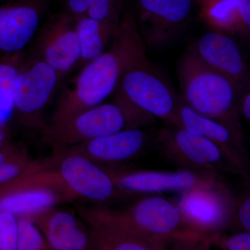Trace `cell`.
<instances>
[{"instance_id":"obj_15","label":"cell","mask_w":250,"mask_h":250,"mask_svg":"<svg viewBox=\"0 0 250 250\" xmlns=\"http://www.w3.org/2000/svg\"><path fill=\"white\" fill-rule=\"evenodd\" d=\"M195 55L206 65L228 77L239 86L246 67L238 46L228 36L210 32L202 36Z\"/></svg>"},{"instance_id":"obj_25","label":"cell","mask_w":250,"mask_h":250,"mask_svg":"<svg viewBox=\"0 0 250 250\" xmlns=\"http://www.w3.org/2000/svg\"><path fill=\"white\" fill-rule=\"evenodd\" d=\"M18 218L0 210V250H17Z\"/></svg>"},{"instance_id":"obj_13","label":"cell","mask_w":250,"mask_h":250,"mask_svg":"<svg viewBox=\"0 0 250 250\" xmlns=\"http://www.w3.org/2000/svg\"><path fill=\"white\" fill-rule=\"evenodd\" d=\"M177 118L178 126L214 143L242 175H247L248 157L242 136L222 123L197 113L180 101Z\"/></svg>"},{"instance_id":"obj_6","label":"cell","mask_w":250,"mask_h":250,"mask_svg":"<svg viewBox=\"0 0 250 250\" xmlns=\"http://www.w3.org/2000/svg\"><path fill=\"white\" fill-rule=\"evenodd\" d=\"M60 77L47 62L38 57L20 62L13 87L14 113L30 127L46 126L42 113L57 89Z\"/></svg>"},{"instance_id":"obj_11","label":"cell","mask_w":250,"mask_h":250,"mask_svg":"<svg viewBox=\"0 0 250 250\" xmlns=\"http://www.w3.org/2000/svg\"><path fill=\"white\" fill-rule=\"evenodd\" d=\"M54 161L62 174L70 200L82 199L100 205L121 192L107 171L75 153H56Z\"/></svg>"},{"instance_id":"obj_4","label":"cell","mask_w":250,"mask_h":250,"mask_svg":"<svg viewBox=\"0 0 250 250\" xmlns=\"http://www.w3.org/2000/svg\"><path fill=\"white\" fill-rule=\"evenodd\" d=\"M114 92L115 104L124 112L129 129H136L133 126L135 115L141 113L178 126L179 100L149 66L145 54L123 70Z\"/></svg>"},{"instance_id":"obj_24","label":"cell","mask_w":250,"mask_h":250,"mask_svg":"<svg viewBox=\"0 0 250 250\" xmlns=\"http://www.w3.org/2000/svg\"><path fill=\"white\" fill-rule=\"evenodd\" d=\"M210 246L223 250H250V233L243 231L231 234L223 231L210 233L202 238L200 248Z\"/></svg>"},{"instance_id":"obj_20","label":"cell","mask_w":250,"mask_h":250,"mask_svg":"<svg viewBox=\"0 0 250 250\" xmlns=\"http://www.w3.org/2000/svg\"><path fill=\"white\" fill-rule=\"evenodd\" d=\"M125 0H62V10L74 18L85 16L103 22L121 21Z\"/></svg>"},{"instance_id":"obj_18","label":"cell","mask_w":250,"mask_h":250,"mask_svg":"<svg viewBox=\"0 0 250 250\" xmlns=\"http://www.w3.org/2000/svg\"><path fill=\"white\" fill-rule=\"evenodd\" d=\"M119 22H103L85 16L76 18L81 49L79 65H85L104 52L108 42L113 39Z\"/></svg>"},{"instance_id":"obj_8","label":"cell","mask_w":250,"mask_h":250,"mask_svg":"<svg viewBox=\"0 0 250 250\" xmlns=\"http://www.w3.org/2000/svg\"><path fill=\"white\" fill-rule=\"evenodd\" d=\"M129 129L124 112L116 104H100L68 121L46 126L45 141L56 153L80 143Z\"/></svg>"},{"instance_id":"obj_21","label":"cell","mask_w":250,"mask_h":250,"mask_svg":"<svg viewBox=\"0 0 250 250\" xmlns=\"http://www.w3.org/2000/svg\"><path fill=\"white\" fill-rule=\"evenodd\" d=\"M139 2L148 14L168 24L182 22L192 6V0H139Z\"/></svg>"},{"instance_id":"obj_5","label":"cell","mask_w":250,"mask_h":250,"mask_svg":"<svg viewBox=\"0 0 250 250\" xmlns=\"http://www.w3.org/2000/svg\"><path fill=\"white\" fill-rule=\"evenodd\" d=\"M235 200L222 182L180 193L173 203L188 231L203 238L233 225Z\"/></svg>"},{"instance_id":"obj_29","label":"cell","mask_w":250,"mask_h":250,"mask_svg":"<svg viewBox=\"0 0 250 250\" xmlns=\"http://www.w3.org/2000/svg\"><path fill=\"white\" fill-rule=\"evenodd\" d=\"M5 136L4 131H3V126L0 125V147L5 145Z\"/></svg>"},{"instance_id":"obj_26","label":"cell","mask_w":250,"mask_h":250,"mask_svg":"<svg viewBox=\"0 0 250 250\" xmlns=\"http://www.w3.org/2000/svg\"><path fill=\"white\" fill-rule=\"evenodd\" d=\"M233 224L241 231L250 232V197L246 192L239 200H235Z\"/></svg>"},{"instance_id":"obj_17","label":"cell","mask_w":250,"mask_h":250,"mask_svg":"<svg viewBox=\"0 0 250 250\" xmlns=\"http://www.w3.org/2000/svg\"><path fill=\"white\" fill-rule=\"evenodd\" d=\"M63 200L62 195L47 188L29 187L0 192V210L20 217H33L53 208Z\"/></svg>"},{"instance_id":"obj_3","label":"cell","mask_w":250,"mask_h":250,"mask_svg":"<svg viewBox=\"0 0 250 250\" xmlns=\"http://www.w3.org/2000/svg\"><path fill=\"white\" fill-rule=\"evenodd\" d=\"M181 80L186 104L242 136L237 118L236 83L206 65L195 54L184 61Z\"/></svg>"},{"instance_id":"obj_27","label":"cell","mask_w":250,"mask_h":250,"mask_svg":"<svg viewBox=\"0 0 250 250\" xmlns=\"http://www.w3.org/2000/svg\"><path fill=\"white\" fill-rule=\"evenodd\" d=\"M238 10L242 21L250 27V0H229Z\"/></svg>"},{"instance_id":"obj_9","label":"cell","mask_w":250,"mask_h":250,"mask_svg":"<svg viewBox=\"0 0 250 250\" xmlns=\"http://www.w3.org/2000/svg\"><path fill=\"white\" fill-rule=\"evenodd\" d=\"M106 171L118 188L125 195H154L170 192L180 194L195 188L213 187L222 183L220 174L208 171L188 169L176 172Z\"/></svg>"},{"instance_id":"obj_12","label":"cell","mask_w":250,"mask_h":250,"mask_svg":"<svg viewBox=\"0 0 250 250\" xmlns=\"http://www.w3.org/2000/svg\"><path fill=\"white\" fill-rule=\"evenodd\" d=\"M49 0H0V61L21 55L34 37Z\"/></svg>"},{"instance_id":"obj_23","label":"cell","mask_w":250,"mask_h":250,"mask_svg":"<svg viewBox=\"0 0 250 250\" xmlns=\"http://www.w3.org/2000/svg\"><path fill=\"white\" fill-rule=\"evenodd\" d=\"M45 238L30 217L18 218V250H47Z\"/></svg>"},{"instance_id":"obj_10","label":"cell","mask_w":250,"mask_h":250,"mask_svg":"<svg viewBox=\"0 0 250 250\" xmlns=\"http://www.w3.org/2000/svg\"><path fill=\"white\" fill-rule=\"evenodd\" d=\"M35 36L36 55L50 65L61 80L78 67L81 49L76 18L62 10L41 24Z\"/></svg>"},{"instance_id":"obj_7","label":"cell","mask_w":250,"mask_h":250,"mask_svg":"<svg viewBox=\"0 0 250 250\" xmlns=\"http://www.w3.org/2000/svg\"><path fill=\"white\" fill-rule=\"evenodd\" d=\"M156 146L166 159L182 168L243 176L214 143L181 126L161 130L156 137Z\"/></svg>"},{"instance_id":"obj_14","label":"cell","mask_w":250,"mask_h":250,"mask_svg":"<svg viewBox=\"0 0 250 250\" xmlns=\"http://www.w3.org/2000/svg\"><path fill=\"white\" fill-rule=\"evenodd\" d=\"M146 143V136L142 131L136 128L125 129L80 143L62 152L80 154L97 164H116L139 155Z\"/></svg>"},{"instance_id":"obj_22","label":"cell","mask_w":250,"mask_h":250,"mask_svg":"<svg viewBox=\"0 0 250 250\" xmlns=\"http://www.w3.org/2000/svg\"><path fill=\"white\" fill-rule=\"evenodd\" d=\"M34 162L22 149L9 147L6 144L0 147V185L17 179Z\"/></svg>"},{"instance_id":"obj_28","label":"cell","mask_w":250,"mask_h":250,"mask_svg":"<svg viewBox=\"0 0 250 250\" xmlns=\"http://www.w3.org/2000/svg\"><path fill=\"white\" fill-rule=\"evenodd\" d=\"M241 111L246 120H250V95L247 93L241 103Z\"/></svg>"},{"instance_id":"obj_16","label":"cell","mask_w":250,"mask_h":250,"mask_svg":"<svg viewBox=\"0 0 250 250\" xmlns=\"http://www.w3.org/2000/svg\"><path fill=\"white\" fill-rule=\"evenodd\" d=\"M30 218L40 229L48 249H90L89 235L70 212L51 208Z\"/></svg>"},{"instance_id":"obj_1","label":"cell","mask_w":250,"mask_h":250,"mask_svg":"<svg viewBox=\"0 0 250 250\" xmlns=\"http://www.w3.org/2000/svg\"><path fill=\"white\" fill-rule=\"evenodd\" d=\"M143 54L144 47L134 19L129 14H125L112 39L111 48L83 65L73 87L61 95L52 124L68 121L103 104L116 90L123 70Z\"/></svg>"},{"instance_id":"obj_2","label":"cell","mask_w":250,"mask_h":250,"mask_svg":"<svg viewBox=\"0 0 250 250\" xmlns=\"http://www.w3.org/2000/svg\"><path fill=\"white\" fill-rule=\"evenodd\" d=\"M81 215L89 225L148 241L168 244L179 238H200L188 231L173 202L154 194L139 199L126 210L98 205L82 209Z\"/></svg>"},{"instance_id":"obj_19","label":"cell","mask_w":250,"mask_h":250,"mask_svg":"<svg viewBox=\"0 0 250 250\" xmlns=\"http://www.w3.org/2000/svg\"><path fill=\"white\" fill-rule=\"evenodd\" d=\"M90 249L103 250H165L167 243L151 242L108 229L89 225Z\"/></svg>"}]
</instances>
